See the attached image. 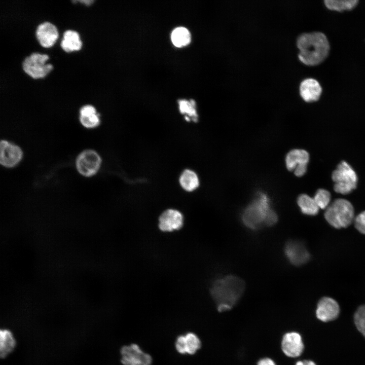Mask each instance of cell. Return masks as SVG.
Instances as JSON below:
<instances>
[{
  "label": "cell",
  "mask_w": 365,
  "mask_h": 365,
  "mask_svg": "<svg viewBox=\"0 0 365 365\" xmlns=\"http://www.w3.org/2000/svg\"><path fill=\"white\" fill-rule=\"evenodd\" d=\"M16 340L12 333L8 329H1L0 331V356L6 357L16 346Z\"/></svg>",
  "instance_id": "20"
},
{
  "label": "cell",
  "mask_w": 365,
  "mask_h": 365,
  "mask_svg": "<svg viewBox=\"0 0 365 365\" xmlns=\"http://www.w3.org/2000/svg\"><path fill=\"white\" fill-rule=\"evenodd\" d=\"M244 289L243 281L235 276L228 275L216 280L211 286L210 293L217 311L230 310L242 296Z\"/></svg>",
  "instance_id": "2"
},
{
  "label": "cell",
  "mask_w": 365,
  "mask_h": 365,
  "mask_svg": "<svg viewBox=\"0 0 365 365\" xmlns=\"http://www.w3.org/2000/svg\"><path fill=\"white\" fill-rule=\"evenodd\" d=\"M256 365H277V364L271 358L265 357L260 358L257 361Z\"/></svg>",
  "instance_id": "29"
},
{
  "label": "cell",
  "mask_w": 365,
  "mask_h": 365,
  "mask_svg": "<svg viewBox=\"0 0 365 365\" xmlns=\"http://www.w3.org/2000/svg\"><path fill=\"white\" fill-rule=\"evenodd\" d=\"M309 160V155L306 151L294 149L289 151L286 156V166L288 170L294 171L295 175L301 177L307 171Z\"/></svg>",
  "instance_id": "10"
},
{
  "label": "cell",
  "mask_w": 365,
  "mask_h": 365,
  "mask_svg": "<svg viewBox=\"0 0 365 365\" xmlns=\"http://www.w3.org/2000/svg\"><path fill=\"white\" fill-rule=\"evenodd\" d=\"M171 39L175 46L182 47L188 45L190 43L191 36L190 31L187 28L179 27L173 30L171 33Z\"/></svg>",
  "instance_id": "24"
},
{
  "label": "cell",
  "mask_w": 365,
  "mask_h": 365,
  "mask_svg": "<svg viewBox=\"0 0 365 365\" xmlns=\"http://www.w3.org/2000/svg\"><path fill=\"white\" fill-rule=\"evenodd\" d=\"M79 121L84 127L94 128L100 123L99 114L96 108L91 104H85L79 110Z\"/></svg>",
  "instance_id": "18"
},
{
  "label": "cell",
  "mask_w": 365,
  "mask_h": 365,
  "mask_svg": "<svg viewBox=\"0 0 365 365\" xmlns=\"http://www.w3.org/2000/svg\"><path fill=\"white\" fill-rule=\"evenodd\" d=\"M35 35L40 46L50 48L54 46L59 38L56 26L48 21L41 23L36 27Z\"/></svg>",
  "instance_id": "12"
},
{
  "label": "cell",
  "mask_w": 365,
  "mask_h": 365,
  "mask_svg": "<svg viewBox=\"0 0 365 365\" xmlns=\"http://www.w3.org/2000/svg\"><path fill=\"white\" fill-rule=\"evenodd\" d=\"M313 198L319 208L326 209L330 205L331 194L325 189H320L317 191Z\"/></svg>",
  "instance_id": "25"
},
{
  "label": "cell",
  "mask_w": 365,
  "mask_h": 365,
  "mask_svg": "<svg viewBox=\"0 0 365 365\" xmlns=\"http://www.w3.org/2000/svg\"><path fill=\"white\" fill-rule=\"evenodd\" d=\"M295 365H316V364L310 360H303L297 361Z\"/></svg>",
  "instance_id": "30"
},
{
  "label": "cell",
  "mask_w": 365,
  "mask_h": 365,
  "mask_svg": "<svg viewBox=\"0 0 365 365\" xmlns=\"http://www.w3.org/2000/svg\"><path fill=\"white\" fill-rule=\"evenodd\" d=\"M335 182L334 189L336 193L347 194L357 186V176L353 169L346 161H342L332 173Z\"/></svg>",
  "instance_id": "5"
},
{
  "label": "cell",
  "mask_w": 365,
  "mask_h": 365,
  "mask_svg": "<svg viewBox=\"0 0 365 365\" xmlns=\"http://www.w3.org/2000/svg\"><path fill=\"white\" fill-rule=\"evenodd\" d=\"M297 46L299 60L311 66L322 62L328 56L330 49L326 35L319 31L301 34L297 39Z\"/></svg>",
  "instance_id": "1"
},
{
  "label": "cell",
  "mask_w": 365,
  "mask_h": 365,
  "mask_svg": "<svg viewBox=\"0 0 365 365\" xmlns=\"http://www.w3.org/2000/svg\"><path fill=\"white\" fill-rule=\"evenodd\" d=\"M354 320L357 329L365 338V305L357 309L354 314Z\"/></svg>",
  "instance_id": "27"
},
{
  "label": "cell",
  "mask_w": 365,
  "mask_h": 365,
  "mask_svg": "<svg viewBox=\"0 0 365 365\" xmlns=\"http://www.w3.org/2000/svg\"><path fill=\"white\" fill-rule=\"evenodd\" d=\"M75 164L77 170L81 175L87 177H91L99 170L101 158L95 151L85 150L78 155Z\"/></svg>",
  "instance_id": "7"
},
{
  "label": "cell",
  "mask_w": 365,
  "mask_h": 365,
  "mask_svg": "<svg viewBox=\"0 0 365 365\" xmlns=\"http://www.w3.org/2000/svg\"><path fill=\"white\" fill-rule=\"evenodd\" d=\"M280 348L286 357L296 358L301 355L304 344L300 334L295 331L285 333L281 337Z\"/></svg>",
  "instance_id": "9"
},
{
  "label": "cell",
  "mask_w": 365,
  "mask_h": 365,
  "mask_svg": "<svg viewBox=\"0 0 365 365\" xmlns=\"http://www.w3.org/2000/svg\"><path fill=\"white\" fill-rule=\"evenodd\" d=\"M354 211L351 203L347 200H335L325 209L324 217L332 227L340 229L349 226L354 219Z\"/></svg>",
  "instance_id": "4"
},
{
  "label": "cell",
  "mask_w": 365,
  "mask_h": 365,
  "mask_svg": "<svg viewBox=\"0 0 365 365\" xmlns=\"http://www.w3.org/2000/svg\"><path fill=\"white\" fill-rule=\"evenodd\" d=\"M354 225L360 233L365 234V211L359 213L355 218Z\"/></svg>",
  "instance_id": "28"
},
{
  "label": "cell",
  "mask_w": 365,
  "mask_h": 365,
  "mask_svg": "<svg viewBox=\"0 0 365 365\" xmlns=\"http://www.w3.org/2000/svg\"><path fill=\"white\" fill-rule=\"evenodd\" d=\"M340 313L338 303L333 299L324 297L318 302L316 310L317 318L323 322L336 319Z\"/></svg>",
  "instance_id": "15"
},
{
  "label": "cell",
  "mask_w": 365,
  "mask_h": 365,
  "mask_svg": "<svg viewBox=\"0 0 365 365\" xmlns=\"http://www.w3.org/2000/svg\"><path fill=\"white\" fill-rule=\"evenodd\" d=\"M175 346L177 352L181 354H194L201 347L199 337L193 333H188L177 337Z\"/></svg>",
  "instance_id": "16"
},
{
  "label": "cell",
  "mask_w": 365,
  "mask_h": 365,
  "mask_svg": "<svg viewBox=\"0 0 365 365\" xmlns=\"http://www.w3.org/2000/svg\"><path fill=\"white\" fill-rule=\"evenodd\" d=\"M121 361L123 365H151V356L143 352L135 344L123 346L120 351Z\"/></svg>",
  "instance_id": "8"
},
{
  "label": "cell",
  "mask_w": 365,
  "mask_h": 365,
  "mask_svg": "<svg viewBox=\"0 0 365 365\" xmlns=\"http://www.w3.org/2000/svg\"><path fill=\"white\" fill-rule=\"evenodd\" d=\"M358 1L357 0H325V7L330 10L343 12L350 11L356 7Z\"/></svg>",
  "instance_id": "23"
},
{
  "label": "cell",
  "mask_w": 365,
  "mask_h": 365,
  "mask_svg": "<svg viewBox=\"0 0 365 365\" xmlns=\"http://www.w3.org/2000/svg\"><path fill=\"white\" fill-rule=\"evenodd\" d=\"M297 203L301 211L305 214L315 215L319 211V208L314 198L306 194L300 195L298 198Z\"/></svg>",
  "instance_id": "21"
},
{
  "label": "cell",
  "mask_w": 365,
  "mask_h": 365,
  "mask_svg": "<svg viewBox=\"0 0 365 365\" xmlns=\"http://www.w3.org/2000/svg\"><path fill=\"white\" fill-rule=\"evenodd\" d=\"M179 183L185 190L191 192L198 187L199 180L197 174L194 171L186 169L180 176Z\"/></svg>",
  "instance_id": "22"
},
{
  "label": "cell",
  "mask_w": 365,
  "mask_h": 365,
  "mask_svg": "<svg viewBox=\"0 0 365 365\" xmlns=\"http://www.w3.org/2000/svg\"><path fill=\"white\" fill-rule=\"evenodd\" d=\"M82 45L80 34L77 31L67 29L63 32L60 46L65 52L69 53L79 51L82 49Z\"/></svg>",
  "instance_id": "19"
},
{
  "label": "cell",
  "mask_w": 365,
  "mask_h": 365,
  "mask_svg": "<svg viewBox=\"0 0 365 365\" xmlns=\"http://www.w3.org/2000/svg\"><path fill=\"white\" fill-rule=\"evenodd\" d=\"M183 223V215L179 211L168 209L163 211L159 216L158 227L163 232H172L181 228Z\"/></svg>",
  "instance_id": "14"
},
{
  "label": "cell",
  "mask_w": 365,
  "mask_h": 365,
  "mask_svg": "<svg viewBox=\"0 0 365 365\" xmlns=\"http://www.w3.org/2000/svg\"><path fill=\"white\" fill-rule=\"evenodd\" d=\"M49 58L46 54L32 53L22 61L23 70L33 79H43L53 69L51 63L46 62Z\"/></svg>",
  "instance_id": "6"
},
{
  "label": "cell",
  "mask_w": 365,
  "mask_h": 365,
  "mask_svg": "<svg viewBox=\"0 0 365 365\" xmlns=\"http://www.w3.org/2000/svg\"><path fill=\"white\" fill-rule=\"evenodd\" d=\"M242 220L247 227L254 230L264 225H273L277 221V216L271 208L268 196L260 193L244 210Z\"/></svg>",
  "instance_id": "3"
},
{
  "label": "cell",
  "mask_w": 365,
  "mask_h": 365,
  "mask_svg": "<svg viewBox=\"0 0 365 365\" xmlns=\"http://www.w3.org/2000/svg\"><path fill=\"white\" fill-rule=\"evenodd\" d=\"M179 110L182 114H188L192 117L194 121H197L198 115L196 110L195 102L193 100L190 101L181 100L179 101Z\"/></svg>",
  "instance_id": "26"
},
{
  "label": "cell",
  "mask_w": 365,
  "mask_h": 365,
  "mask_svg": "<svg viewBox=\"0 0 365 365\" xmlns=\"http://www.w3.org/2000/svg\"><path fill=\"white\" fill-rule=\"evenodd\" d=\"M0 163L5 167L12 168L21 161L23 152L17 145L3 139L0 143Z\"/></svg>",
  "instance_id": "11"
},
{
  "label": "cell",
  "mask_w": 365,
  "mask_h": 365,
  "mask_svg": "<svg viewBox=\"0 0 365 365\" xmlns=\"http://www.w3.org/2000/svg\"><path fill=\"white\" fill-rule=\"evenodd\" d=\"M300 93L306 102L316 101L322 93V88L319 83L313 78L303 80L300 85Z\"/></svg>",
  "instance_id": "17"
},
{
  "label": "cell",
  "mask_w": 365,
  "mask_h": 365,
  "mask_svg": "<svg viewBox=\"0 0 365 365\" xmlns=\"http://www.w3.org/2000/svg\"><path fill=\"white\" fill-rule=\"evenodd\" d=\"M284 253L288 261L295 266L303 265L310 259V254L304 245L298 241H288L284 247Z\"/></svg>",
  "instance_id": "13"
}]
</instances>
